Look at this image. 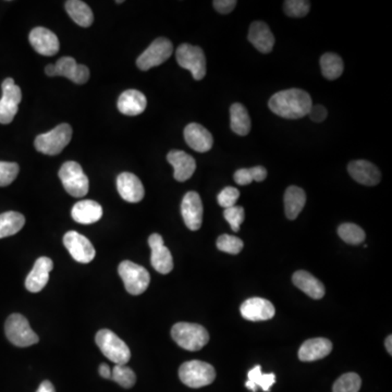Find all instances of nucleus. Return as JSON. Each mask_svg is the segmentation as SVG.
<instances>
[{
	"label": "nucleus",
	"instance_id": "33",
	"mask_svg": "<svg viewBox=\"0 0 392 392\" xmlns=\"http://www.w3.org/2000/svg\"><path fill=\"white\" fill-rule=\"evenodd\" d=\"M321 68L323 76L328 80H336L343 72V61L336 53H324L321 58Z\"/></svg>",
	"mask_w": 392,
	"mask_h": 392
},
{
	"label": "nucleus",
	"instance_id": "29",
	"mask_svg": "<svg viewBox=\"0 0 392 392\" xmlns=\"http://www.w3.org/2000/svg\"><path fill=\"white\" fill-rule=\"evenodd\" d=\"M67 12L70 18L82 28H89L93 24L94 15L89 5L81 0H68L66 1Z\"/></svg>",
	"mask_w": 392,
	"mask_h": 392
},
{
	"label": "nucleus",
	"instance_id": "2",
	"mask_svg": "<svg viewBox=\"0 0 392 392\" xmlns=\"http://www.w3.org/2000/svg\"><path fill=\"white\" fill-rule=\"evenodd\" d=\"M172 339L187 351H200L210 341V334L204 327L191 323H178L171 329Z\"/></svg>",
	"mask_w": 392,
	"mask_h": 392
},
{
	"label": "nucleus",
	"instance_id": "18",
	"mask_svg": "<svg viewBox=\"0 0 392 392\" xmlns=\"http://www.w3.org/2000/svg\"><path fill=\"white\" fill-rule=\"evenodd\" d=\"M117 189L120 196L129 203H139L144 198V187L141 180L131 172H122L117 178Z\"/></svg>",
	"mask_w": 392,
	"mask_h": 392
},
{
	"label": "nucleus",
	"instance_id": "5",
	"mask_svg": "<svg viewBox=\"0 0 392 392\" xmlns=\"http://www.w3.org/2000/svg\"><path fill=\"white\" fill-rule=\"evenodd\" d=\"M7 339L19 348H28L40 341L37 334L31 328L28 319L21 314H12L5 324Z\"/></svg>",
	"mask_w": 392,
	"mask_h": 392
},
{
	"label": "nucleus",
	"instance_id": "42",
	"mask_svg": "<svg viewBox=\"0 0 392 392\" xmlns=\"http://www.w3.org/2000/svg\"><path fill=\"white\" fill-rule=\"evenodd\" d=\"M239 198H240V192L238 189L232 187H225L218 194V204L227 210V208L235 206V203L238 202Z\"/></svg>",
	"mask_w": 392,
	"mask_h": 392
},
{
	"label": "nucleus",
	"instance_id": "31",
	"mask_svg": "<svg viewBox=\"0 0 392 392\" xmlns=\"http://www.w3.org/2000/svg\"><path fill=\"white\" fill-rule=\"evenodd\" d=\"M248 382L246 387L252 392L257 391V387H261L265 392L271 391V386L276 382V375L263 374L261 365H256L248 373Z\"/></svg>",
	"mask_w": 392,
	"mask_h": 392
},
{
	"label": "nucleus",
	"instance_id": "24",
	"mask_svg": "<svg viewBox=\"0 0 392 392\" xmlns=\"http://www.w3.org/2000/svg\"><path fill=\"white\" fill-rule=\"evenodd\" d=\"M147 101L144 94L137 90H128L118 99V109L126 116L135 117L144 112Z\"/></svg>",
	"mask_w": 392,
	"mask_h": 392
},
{
	"label": "nucleus",
	"instance_id": "43",
	"mask_svg": "<svg viewBox=\"0 0 392 392\" xmlns=\"http://www.w3.org/2000/svg\"><path fill=\"white\" fill-rule=\"evenodd\" d=\"M237 3H238L235 0H215L213 5L218 12L227 15V13H230L235 9Z\"/></svg>",
	"mask_w": 392,
	"mask_h": 392
},
{
	"label": "nucleus",
	"instance_id": "22",
	"mask_svg": "<svg viewBox=\"0 0 392 392\" xmlns=\"http://www.w3.org/2000/svg\"><path fill=\"white\" fill-rule=\"evenodd\" d=\"M57 76H64L76 84H84L89 81L90 70L84 65L76 64L72 57H62L57 61Z\"/></svg>",
	"mask_w": 392,
	"mask_h": 392
},
{
	"label": "nucleus",
	"instance_id": "17",
	"mask_svg": "<svg viewBox=\"0 0 392 392\" xmlns=\"http://www.w3.org/2000/svg\"><path fill=\"white\" fill-rule=\"evenodd\" d=\"M241 315L243 318L250 321H269L276 314V309L271 302L262 298H252L241 305Z\"/></svg>",
	"mask_w": 392,
	"mask_h": 392
},
{
	"label": "nucleus",
	"instance_id": "21",
	"mask_svg": "<svg viewBox=\"0 0 392 392\" xmlns=\"http://www.w3.org/2000/svg\"><path fill=\"white\" fill-rule=\"evenodd\" d=\"M167 160L173 167V177L179 182H185L190 179L196 169L194 158L182 151H171L168 153Z\"/></svg>",
	"mask_w": 392,
	"mask_h": 392
},
{
	"label": "nucleus",
	"instance_id": "47",
	"mask_svg": "<svg viewBox=\"0 0 392 392\" xmlns=\"http://www.w3.org/2000/svg\"><path fill=\"white\" fill-rule=\"evenodd\" d=\"M45 74L49 76H57L56 67H55V65L46 66Z\"/></svg>",
	"mask_w": 392,
	"mask_h": 392
},
{
	"label": "nucleus",
	"instance_id": "12",
	"mask_svg": "<svg viewBox=\"0 0 392 392\" xmlns=\"http://www.w3.org/2000/svg\"><path fill=\"white\" fill-rule=\"evenodd\" d=\"M64 244L72 258L78 263H91L96 255L91 241L76 231H68L65 235Z\"/></svg>",
	"mask_w": 392,
	"mask_h": 392
},
{
	"label": "nucleus",
	"instance_id": "27",
	"mask_svg": "<svg viewBox=\"0 0 392 392\" xmlns=\"http://www.w3.org/2000/svg\"><path fill=\"white\" fill-rule=\"evenodd\" d=\"M292 280L296 287H298L312 299L319 300L325 296L326 290H325L324 284L307 271H296L292 277Z\"/></svg>",
	"mask_w": 392,
	"mask_h": 392
},
{
	"label": "nucleus",
	"instance_id": "41",
	"mask_svg": "<svg viewBox=\"0 0 392 392\" xmlns=\"http://www.w3.org/2000/svg\"><path fill=\"white\" fill-rule=\"evenodd\" d=\"M223 216H225V221H228L230 225L231 229L235 232H238L246 218V213H244V208L241 206H233V207L225 210Z\"/></svg>",
	"mask_w": 392,
	"mask_h": 392
},
{
	"label": "nucleus",
	"instance_id": "28",
	"mask_svg": "<svg viewBox=\"0 0 392 392\" xmlns=\"http://www.w3.org/2000/svg\"><path fill=\"white\" fill-rule=\"evenodd\" d=\"M307 203V194L301 187L291 185L284 193V210L289 219L294 221Z\"/></svg>",
	"mask_w": 392,
	"mask_h": 392
},
{
	"label": "nucleus",
	"instance_id": "7",
	"mask_svg": "<svg viewBox=\"0 0 392 392\" xmlns=\"http://www.w3.org/2000/svg\"><path fill=\"white\" fill-rule=\"evenodd\" d=\"M59 179L65 190L74 198H82L89 192V178L76 162H65L59 170Z\"/></svg>",
	"mask_w": 392,
	"mask_h": 392
},
{
	"label": "nucleus",
	"instance_id": "30",
	"mask_svg": "<svg viewBox=\"0 0 392 392\" xmlns=\"http://www.w3.org/2000/svg\"><path fill=\"white\" fill-rule=\"evenodd\" d=\"M231 130L235 135H248L250 131V119L248 110L242 104L235 103L230 108Z\"/></svg>",
	"mask_w": 392,
	"mask_h": 392
},
{
	"label": "nucleus",
	"instance_id": "35",
	"mask_svg": "<svg viewBox=\"0 0 392 392\" xmlns=\"http://www.w3.org/2000/svg\"><path fill=\"white\" fill-rule=\"evenodd\" d=\"M340 238L352 246L361 244L365 240V232L361 227L355 223H343L338 228Z\"/></svg>",
	"mask_w": 392,
	"mask_h": 392
},
{
	"label": "nucleus",
	"instance_id": "14",
	"mask_svg": "<svg viewBox=\"0 0 392 392\" xmlns=\"http://www.w3.org/2000/svg\"><path fill=\"white\" fill-rule=\"evenodd\" d=\"M28 41L34 51L42 56H53L58 53L60 49V44H59L56 34L49 28H42V26H37L31 31Z\"/></svg>",
	"mask_w": 392,
	"mask_h": 392
},
{
	"label": "nucleus",
	"instance_id": "9",
	"mask_svg": "<svg viewBox=\"0 0 392 392\" xmlns=\"http://www.w3.org/2000/svg\"><path fill=\"white\" fill-rule=\"evenodd\" d=\"M176 58L181 68L192 74L194 80H202L206 76V58L204 51L198 46L182 44L176 51Z\"/></svg>",
	"mask_w": 392,
	"mask_h": 392
},
{
	"label": "nucleus",
	"instance_id": "11",
	"mask_svg": "<svg viewBox=\"0 0 392 392\" xmlns=\"http://www.w3.org/2000/svg\"><path fill=\"white\" fill-rule=\"evenodd\" d=\"M1 90L3 97L0 99V123L9 124L15 119V114H18L22 92L11 78H6L1 83Z\"/></svg>",
	"mask_w": 392,
	"mask_h": 392
},
{
	"label": "nucleus",
	"instance_id": "32",
	"mask_svg": "<svg viewBox=\"0 0 392 392\" xmlns=\"http://www.w3.org/2000/svg\"><path fill=\"white\" fill-rule=\"evenodd\" d=\"M26 223V218L17 212L0 214V239L17 235Z\"/></svg>",
	"mask_w": 392,
	"mask_h": 392
},
{
	"label": "nucleus",
	"instance_id": "34",
	"mask_svg": "<svg viewBox=\"0 0 392 392\" xmlns=\"http://www.w3.org/2000/svg\"><path fill=\"white\" fill-rule=\"evenodd\" d=\"M267 177V170L262 166H256V167L248 168V169H239L235 171L233 179L235 183L239 185H248L250 183L256 181V182H262Z\"/></svg>",
	"mask_w": 392,
	"mask_h": 392
},
{
	"label": "nucleus",
	"instance_id": "37",
	"mask_svg": "<svg viewBox=\"0 0 392 392\" xmlns=\"http://www.w3.org/2000/svg\"><path fill=\"white\" fill-rule=\"evenodd\" d=\"M362 385V380L355 373H348L342 375L334 382L332 391L334 392H359Z\"/></svg>",
	"mask_w": 392,
	"mask_h": 392
},
{
	"label": "nucleus",
	"instance_id": "48",
	"mask_svg": "<svg viewBox=\"0 0 392 392\" xmlns=\"http://www.w3.org/2000/svg\"><path fill=\"white\" fill-rule=\"evenodd\" d=\"M386 349H387L388 353L391 355L392 353V336H388L387 339H386Z\"/></svg>",
	"mask_w": 392,
	"mask_h": 392
},
{
	"label": "nucleus",
	"instance_id": "26",
	"mask_svg": "<svg viewBox=\"0 0 392 392\" xmlns=\"http://www.w3.org/2000/svg\"><path fill=\"white\" fill-rule=\"evenodd\" d=\"M74 221L82 225L97 223L103 216V208L95 201L84 200L76 203L71 210Z\"/></svg>",
	"mask_w": 392,
	"mask_h": 392
},
{
	"label": "nucleus",
	"instance_id": "13",
	"mask_svg": "<svg viewBox=\"0 0 392 392\" xmlns=\"http://www.w3.org/2000/svg\"><path fill=\"white\" fill-rule=\"evenodd\" d=\"M148 246L152 250L151 256V263L155 271L167 275L173 269V259L171 253L168 250L167 246H164V239L158 233H153L148 238Z\"/></svg>",
	"mask_w": 392,
	"mask_h": 392
},
{
	"label": "nucleus",
	"instance_id": "25",
	"mask_svg": "<svg viewBox=\"0 0 392 392\" xmlns=\"http://www.w3.org/2000/svg\"><path fill=\"white\" fill-rule=\"evenodd\" d=\"M248 41L253 44L258 51L269 53L273 51L275 45V36L271 33V28L266 23L256 21L252 23L248 32Z\"/></svg>",
	"mask_w": 392,
	"mask_h": 392
},
{
	"label": "nucleus",
	"instance_id": "16",
	"mask_svg": "<svg viewBox=\"0 0 392 392\" xmlns=\"http://www.w3.org/2000/svg\"><path fill=\"white\" fill-rule=\"evenodd\" d=\"M53 263L51 258L42 256L36 259L33 269L26 279V288L32 293H37L45 288L49 280V273L53 271Z\"/></svg>",
	"mask_w": 392,
	"mask_h": 392
},
{
	"label": "nucleus",
	"instance_id": "4",
	"mask_svg": "<svg viewBox=\"0 0 392 392\" xmlns=\"http://www.w3.org/2000/svg\"><path fill=\"white\" fill-rule=\"evenodd\" d=\"M72 133L74 131L70 124H59L51 131L38 135L34 145L36 150L42 154L55 156L60 154L66 148L67 145L71 141Z\"/></svg>",
	"mask_w": 392,
	"mask_h": 392
},
{
	"label": "nucleus",
	"instance_id": "46",
	"mask_svg": "<svg viewBox=\"0 0 392 392\" xmlns=\"http://www.w3.org/2000/svg\"><path fill=\"white\" fill-rule=\"evenodd\" d=\"M36 392H56L55 391V387H53V384L49 380H45V382H42L41 386L38 387L37 391Z\"/></svg>",
	"mask_w": 392,
	"mask_h": 392
},
{
	"label": "nucleus",
	"instance_id": "19",
	"mask_svg": "<svg viewBox=\"0 0 392 392\" xmlns=\"http://www.w3.org/2000/svg\"><path fill=\"white\" fill-rule=\"evenodd\" d=\"M348 171L357 182L367 187H374L382 180L380 170L367 160H355L350 162Z\"/></svg>",
	"mask_w": 392,
	"mask_h": 392
},
{
	"label": "nucleus",
	"instance_id": "44",
	"mask_svg": "<svg viewBox=\"0 0 392 392\" xmlns=\"http://www.w3.org/2000/svg\"><path fill=\"white\" fill-rule=\"evenodd\" d=\"M327 109L325 108L323 105H316V106H312L311 110H309V118H311L313 121L321 122L324 121L327 118Z\"/></svg>",
	"mask_w": 392,
	"mask_h": 392
},
{
	"label": "nucleus",
	"instance_id": "39",
	"mask_svg": "<svg viewBox=\"0 0 392 392\" xmlns=\"http://www.w3.org/2000/svg\"><path fill=\"white\" fill-rule=\"evenodd\" d=\"M284 11L292 18H303L309 13L311 3L307 0H287L284 1Z\"/></svg>",
	"mask_w": 392,
	"mask_h": 392
},
{
	"label": "nucleus",
	"instance_id": "36",
	"mask_svg": "<svg viewBox=\"0 0 392 392\" xmlns=\"http://www.w3.org/2000/svg\"><path fill=\"white\" fill-rule=\"evenodd\" d=\"M110 380H114L117 384H119L121 387L130 389L135 385L137 376H135V372L127 365H114Z\"/></svg>",
	"mask_w": 392,
	"mask_h": 392
},
{
	"label": "nucleus",
	"instance_id": "3",
	"mask_svg": "<svg viewBox=\"0 0 392 392\" xmlns=\"http://www.w3.org/2000/svg\"><path fill=\"white\" fill-rule=\"evenodd\" d=\"M101 353L116 365H126L131 359V351L123 340L109 329H101L95 336Z\"/></svg>",
	"mask_w": 392,
	"mask_h": 392
},
{
	"label": "nucleus",
	"instance_id": "45",
	"mask_svg": "<svg viewBox=\"0 0 392 392\" xmlns=\"http://www.w3.org/2000/svg\"><path fill=\"white\" fill-rule=\"evenodd\" d=\"M99 374H101V377L105 378V380H110L112 378V370L110 367L107 364H101L99 366Z\"/></svg>",
	"mask_w": 392,
	"mask_h": 392
},
{
	"label": "nucleus",
	"instance_id": "40",
	"mask_svg": "<svg viewBox=\"0 0 392 392\" xmlns=\"http://www.w3.org/2000/svg\"><path fill=\"white\" fill-rule=\"evenodd\" d=\"M19 164L15 162H0V187H7L18 177Z\"/></svg>",
	"mask_w": 392,
	"mask_h": 392
},
{
	"label": "nucleus",
	"instance_id": "23",
	"mask_svg": "<svg viewBox=\"0 0 392 392\" xmlns=\"http://www.w3.org/2000/svg\"><path fill=\"white\" fill-rule=\"evenodd\" d=\"M332 351V343L326 338H314L302 344L299 350V359L302 362H314L324 359Z\"/></svg>",
	"mask_w": 392,
	"mask_h": 392
},
{
	"label": "nucleus",
	"instance_id": "20",
	"mask_svg": "<svg viewBox=\"0 0 392 392\" xmlns=\"http://www.w3.org/2000/svg\"><path fill=\"white\" fill-rule=\"evenodd\" d=\"M185 139L187 145L198 153L208 152L214 144L212 133L198 123L187 124L185 129Z\"/></svg>",
	"mask_w": 392,
	"mask_h": 392
},
{
	"label": "nucleus",
	"instance_id": "6",
	"mask_svg": "<svg viewBox=\"0 0 392 392\" xmlns=\"http://www.w3.org/2000/svg\"><path fill=\"white\" fill-rule=\"evenodd\" d=\"M179 377L185 386L201 388L210 385L216 378L215 368L202 361H190L181 365Z\"/></svg>",
	"mask_w": 392,
	"mask_h": 392
},
{
	"label": "nucleus",
	"instance_id": "15",
	"mask_svg": "<svg viewBox=\"0 0 392 392\" xmlns=\"http://www.w3.org/2000/svg\"><path fill=\"white\" fill-rule=\"evenodd\" d=\"M181 214L187 228L192 231L198 230L203 223V203L198 193L187 192L181 203Z\"/></svg>",
	"mask_w": 392,
	"mask_h": 392
},
{
	"label": "nucleus",
	"instance_id": "1",
	"mask_svg": "<svg viewBox=\"0 0 392 392\" xmlns=\"http://www.w3.org/2000/svg\"><path fill=\"white\" fill-rule=\"evenodd\" d=\"M269 109L273 114L286 119H301L309 114L313 103L307 92L290 89L278 92L271 97Z\"/></svg>",
	"mask_w": 392,
	"mask_h": 392
},
{
	"label": "nucleus",
	"instance_id": "8",
	"mask_svg": "<svg viewBox=\"0 0 392 392\" xmlns=\"http://www.w3.org/2000/svg\"><path fill=\"white\" fill-rule=\"evenodd\" d=\"M118 273L123 281L124 288L132 296L144 293L150 286V273L131 261H123L118 267Z\"/></svg>",
	"mask_w": 392,
	"mask_h": 392
},
{
	"label": "nucleus",
	"instance_id": "38",
	"mask_svg": "<svg viewBox=\"0 0 392 392\" xmlns=\"http://www.w3.org/2000/svg\"><path fill=\"white\" fill-rule=\"evenodd\" d=\"M217 248L221 252L235 255L242 250L243 241L233 235H223L217 239Z\"/></svg>",
	"mask_w": 392,
	"mask_h": 392
},
{
	"label": "nucleus",
	"instance_id": "10",
	"mask_svg": "<svg viewBox=\"0 0 392 392\" xmlns=\"http://www.w3.org/2000/svg\"><path fill=\"white\" fill-rule=\"evenodd\" d=\"M173 45L167 38H156L146 51L137 58V66L139 70L146 71L154 67L160 66L171 57Z\"/></svg>",
	"mask_w": 392,
	"mask_h": 392
}]
</instances>
